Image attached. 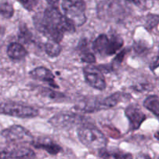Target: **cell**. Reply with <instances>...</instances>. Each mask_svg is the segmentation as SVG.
<instances>
[{
    "instance_id": "obj_1",
    "label": "cell",
    "mask_w": 159,
    "mask_h": 159,
    "mask_svg": "<svg viewBox=\"0 0 159 159\" xmlns=\"http://www.w3.org/2000/svg\"><path fill=\"white\" fill-rule=\"evenodd\" d=\"M34 24L37 31L57 42L61 41L65 33H74L75 25L55 6H50L43 12L34 16Z\"/></svg>"
},
{
    "instance_id": "obj_2",
    "label": "cell",
    "mask_w": 159,
    "mask_h": 159,
    "mask_svg": "<svg viewBox=\"0 0 159 159\" xmlns=\"http://www.w3.org/2000/svg\"><path fill=\"white\" fill-rule=\"evenodd\" d=\"M78 138L83 145L91 150L100 151L107 145V137L93 124L84 123L77 130Z\"/></svg>"
},
{
    "instance_id": "obj_3",
    "label": "cell",
    "mask_w": 159,
    "mask_h": 159,
    "mask_svg": "<svg viewBox=\"0 0 159 159\" xmlns=\"http://www.w3.org/2000/svg\"><path fill=\"white\" fill-rule=\"evenodd\" d=\"M126 14V7L120 0H102L97 6V15L107 22L119 21Z\"/></svg>"
},
{
    "instance_id": "obj_4",
    "label": "cell",
    "mask_w": 159,
    "mask_h": 159,
    "mask_svg": "<svg viewBox=\"0 0 159 159\" xmlns=\"http://www.w3.org/2000/svg\"><path fill=\"white\" fill-rule=\"evenodd\" d=\"M124 45V40L119 35L100 34L93 43V49L96 54L105 57L116 54Z\"/></svg>"
},
{
    "instance_id": "obj_5",
    "label": "cell",
    "mask_w": 159,
    "mask_h": 159,
    "mask_svg": "<svg viewBox=\"0 0 159 159\" xmlns=\"http://www.w3.org/2000/svg\"><path fill=\"white\" fill-rule=\"evenodd\" d=\"M61 8L65 16L76 26H81L87 20L86 4L84 0H62Z\"/></svg>"
},
{
    "instance_id": "obj_6",
    "label": "cell",
    "mask_w": 159,
    "mask_h": 159,
    "mask_svg": "<svg viewBox=\"0 0 159 159\" xmlns=\"http://www.w3.org/2000/svg\"><path fill=\"white\" fill-rule=\"evenodd\" d=\"M0 111L2 114L20 118H34L39 115L37 109L16 102H2Z\"/></svg>"
},
{
    "instance_id": "obj_7",
    "label": "cell",
    "mask_w": 159,
    "mask_h": 159,
    "mask_svg": "<svg viewBox=\"0 0 159 159\" xmlns=\"http://www.w3.org/2000/svg\"><path fill=\"white\" fill-rule=\"evenodd\" d=\"M2 138L12 144H32L34 138L32 134L20 125H13L5 129L1 133Z\"/></svg>"
},
{
    "instance_id": "obj_8",
    "label": "cell",
    "mask_w": 159,
    "mask_h": 159,
    "mask_svg": "<svg viewBox=\"0 0 159 159\" xmlns=\"http://www.w3.org/2000/svg\"><path fill=\"white\" fill-rule=\"evenodd\" d=\"M83 75L85 82L93 89L103 91L107 88V82L102 74V71L99 67L87 65L83 68Z\"/></svg>"
},
{
    "instance_id": "obj_9",
    "label": "cell",
    "mask_w": 159,
    "mask_h": 159,
    "mask_svg": "<svg viewBox=\"0 0 159 159\" xmlns=\"http://www.w3.org/2000/svg\"><path fill=\"white\" fill-rule=\"evenodd\" d=\"M82 122V117L79 115L70 113H59L49 120V124L57 128H66L77 125Z\"/></svg>"
},
{
    "instance_id": "obj_10",
    "label": "cell",
    "mask_w": 159,
    "mask_h": 159,
    "mask_svg": "<svg viewBox=\"0 0 159 159\" xmlns=\"http://www.w3.org/2000/svg\"><path fill=\"white\" fill-rule=\"evenodd\" d=\"M125 114L130 123V130H136L140 128L146 120L144 112L136 105H129L125 109Z\"/></svg>"
},
{
    "instance_id": "obj_11",
    "label": "cell",
    "mask_w": 159,
    "mask_h": 159,
    "mask_svg": "<svg viewBox=\"0 0 159 159\" xmlns=\"http://www.w3.org/2000/svg\"><path fill=\"white\" fill-rule=\"evenodd\" d=\"M30 75L36 80L47 82L48 85H50L53 88L59 89V86L54 80L55 77H54L52 71L48 68H45V67L40 66L34 68L32 71H30Z\"/></svg>"
},
{
    "instance_id": "obj_12",
    "label": "cell",
    "mask_w": 159,
    "mask_h": 159,
    "mask_svg": "<svg viewBox=\"0 0 159 159\" xmlns=\"http://www.w3.org/2000/svg\"><path fill=\"white\" fill-rule=\"evenodd\" d=\"M36 155L30 148L25 147H18L11 150L2 149L1 158H34Z\"/></svg>"
},
{
    "instance_id": "obj_13",
    "label": "cell",
    "mask_w": 159,
    "mask_h": 159,
    "mask_svg": "<svg viewBox=\"0 0 159 159\" xmlns=\"http://www.w3.org/2000/svg\"><path fill=\"white\" fill-rule=\"evenodd\" d=\"M31 145H33L36 148L45 151L48 154L52 155H57L62 151L61 146L58 145L57 143H54L50 138H39L36 140L34 139Z\"/></svg>"
},
{
    "instance_id": "obj_14",
    "label": "cell",
    "mask_w": 159,
    "mask_h": 159,
    "mask_svg": "<svg viewBox=\"0 0 159 159\" xmlns=\"http://www.w3.org/2000/svg\"><path fill=\"white\" fill-rule=\"evenodd\" d=\"M7 55L12 60L20 61L28 55V51L21 43L13 42L9 44L7 48Z\"/></svg>"
},
{
    "instance_id": "obj_15",
    "label": "cell",
    "mask_w": 159,
    "mask_h": 159,
    "mask_svg": "<svg viewBox=\"0 0 159 159\" xmlns=\"http://www.w3.org/2000/svg\"><path fill=\"white\" fill-rule=\"evenodd\" d=\"M128 96V94H126V93H115L113 94L110 95L108 97H107L106 99H103V106L104 109H110L113 108V107H116L119 102L124 101V99H125V98H130V96L125 97V96Z\"/></svg>"
},
{
    "instance_id": "obj_16",
    "label": "cell",
    "mask_w": 159,
    "mask_h": 159,
    "mask_svg": "<svg viewBox=\"0 0 159 159\" xmlns=\"http://www.w3.org/2000/svg\"><path fill=\"white\" fill-rule=\"evenodd\" d=\"M60 42L49 39L44 43V51L46 54L51 57H55L60 55L62 51V48L60 45Z\"/></svg>"
},
{
    "instance_id": "obj_17",
    "label": "cell",
    "mask_w": 159,
    "mask_h": 159,
    "mask_svg": "<svg viewBox=\"0 0 159 159\" xmlns=\"http://www.w3.org/2000/svg\"><path fill=\"white\" fill-rule=\"evenodd\" d=\"M143 105L147 110L159 117V98L158 96L155 95L148 96L144 99Z\"/></svg>"
},
{
    "instance_id": "obj_18",
    "label": "cell",
    "mask_w": 159,
    "mask_h": 159,
    "mask_svg": "<svg viewBox=\"0 0 159 159\" xmlns=\"http://www.w3.org/2000/svg\"><path fill=\"white\" fill-rule=\"evenodd\" d=\"M99 156L103 158H132L130 154L125 153L120 150L108 151L106 148L99 151Z\"/></svg>"
},
{
    "instance_id": "obj_19",
    "label": "cell",
    "mask_w": 159,
    "mask_h": 159,
    "mask_svg": "<svg viewBox=\"0 0 159 159\" xmlns=\"http://www.w3.org/2000/svg\"><path fill=\"white\" fill-rule=\"evenodd\" d=\"M85 47H86V41L85 40H82L79 43V49L81 50V60H82V61L85 62L87 64L95 63L96 61V56H95L93 53L85 51Z\"/></svg>"
},
{
    "instance_id": "obj_20",
    "label": "cell",
    "mask_w": 159,
    "mask_h": 159,
    "mask_svg": "<svg viewBox=\"0 0 159 159\" xmlns=\"http://www.w3.org/2000/svg\"><path fill=\"white\" fill-rule=\"evenodd\" d=\"M1 16L3 18L9 19L12 17L14 14V8L11 2L7 0H2L1 2V7H0Z\"/></svg>"
},
{
    "instance_id": "obj_21",
    "label": "cell",
    "mask_w": 159,
    "mask_h": 159,
    "mask_svg": "<svg viewBox=\"0 0 159 159\" xmlns=\"http://www.w3.org/2000/svg\"><path fill=\"white\" fill-rule=\"evenodd\" d=\"M18 38L23 43H28L33 41V34L26 25H23L20 27L18 34Z\"/></svg>"
},
{
    "instance_id": "obj_22",
    "label": "cell",
    "mask_w": 159,
    "mask_h": 159,
    "mask_svg": "<svg viewBox=\"0 0 159 159\" xmlns=\"http://www.w3.org/2000/svg\"><path fill=\"white\" fill-rule=\"evenodd\" d=\"M159 23V16L154 14H149L146 20L145 27L148 30L151 31L153 28H155Z\"/></svg>"
},
{
    "instance_id": "obj_23",
    "label": "cell",
    "mask_w": 159,
    "mask_h": 159,
    "mask_svg": "<svg viewBox=\"0 0 159 159\" xmlns=\"http://www.w3.org/2000/svg\"><path fill=\"white\" fill-rule=\"evenodd\" d=\"M41 93L43 96H48V97L50 98V99H55V100H57V99H63V98L65 97L62 93H57V92H54L53 91V90L50 89H48V88L42 89Z\"/></svg>"
},
{
    "instance_id": "obj_24",
    "label": "cell",
    "mask_w": 159,
    "mask_h": 159,
    "mask_svg": "<svg viewBox=\"0 0 159 159\" xmlns=\"http://www.w3.org/2000/svg\"><path fill=\"white\" fill-rule=\"evenodd\" d=\"M129 51H130L129 49H124L116 55V57L113 59V63L110 64V65L112 66L113 69H114L115 68H117L119 65H120V64L122 63L123 60L124 59V57H125L126 54L129 52Z\"/></svg>"
},
{
    "instance_id": "obj_25",
    "label": "cell",
    "mask_w": 159,
    "mask_h": 159,
    "mask_svg": "<svg viewBox=\"0 0 159 159\" xmlns=\"http://www.w3.org/2000/svg\"><path fill=\"white\" fill-rule=\"evenodd\" d=\"M19 1H20V3L29 11H30L31 9H33V7H34V4L33 0H19Z\"/></svg>"
},
{
    "instance_id": "obj_26",
    "label": "cell",
    "mask_w": 159,
    "mask_h": 159,
    "mask_svg": "<svg viewBox=\"0 0 159 159\" xmlns=\"http://www.w3.org/2000/svg\"><path fill=\"white\" fill-rule=\"evenodd\" d=\"M46 1H47V2L50 5V6H55V7H57V5L59 4V2H60V0H46Z\"/></svg>"
},
{
    "instance_id": "obj_27",
    "label": "cell",
    "mask_w": 159,
    "mask_h": 159,
    "mask_svg": "<svg viewBox=\"0 0 159 159\" xmlns=\"http://www.w3.org/2000/svg\"><path fill=\"white\" fill-rule=\"evenodd\" d=\"M129 2H132L135 3V4H139L140 3V0H127Z\"/></svg>"
},
{
    "instance_id": "obj_28",
    "label": "cell",
    "mask_w": 159,
    "mask_h": 159,
    "mask_svg": "<svg viewBox=\"0 0 159 159\" xmlns=\"http://www.w3.org/2000/svg\"><path fill=\"white\" fill-rule=\"evenodd\" d=\"M155 136V138H157L159 140V133H157Z\"/></svg>"
}]
</instances>
